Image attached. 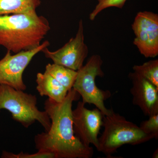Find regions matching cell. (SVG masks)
I'll use <instances>...</instances> for the list:
<instances>
[{
  "instance_id": "obj_6",
  "label": "cell",
  "mask_w": 158,
  "mask_h": 158,
  "mask_svg": "<svg viewBox=\"0 0 158 158\" xmlns=\"http://www.w3.org/2000/svg\"><path fill=\"white\" fill-rule=\"evenodd\" d=\"M49 45V42L45 40L31 50L22 51L14 55L7 51L5 56L0 60V85H8L16 90H26L27 86L23 78L25 69L37 54Z\"/></svg>"
},
{
  "instance_id": "obj_2",
  "label": "cell",
  "mask_w": 158,
  "mask_h": 158,
  "mask_svg": "<svg viewBox=\"0 0 158 158\" xmlns=\"http://www.w3.org/2000/svg\"><path fill=\"white\" fill-rule=\"evenodd\" d=\"M50 29L48 19L37 12L0 15V46L15 54L31 50Z\"/></svg>"
},
{
  "instance_id": "obj_17",
  "label": "cell",
  "mask_w": 158,
  "mask_h": 158,
  "mask_svg": "<svg viewBox=\"0 0 158 158\" xmlns=\"http://www.w3.org/2000/svg\"><path fill=\"white\" fill-rule=\"evenodd\" d=\"M1 157L3 158H56L54 154L45 152H40L30 154L23 152L19 153L14 154L4 151Z\"/></svg>"
},
{
  "instance_id": "obj_15",
  "label": "cell",
  "mask_w": 158,
  "mask_h": 158,
  "mask_svg": "<svg viewBox=\"0 0 158 158\" xmlns=\"http://www.w3.org/2000/svg\"><path fill=\"white\" fill-rule=\"evenodd\" d=\"M147 120L141 122L139 127L142 131L152 138H158V114L149 116Z\"/></svg>"
},
{
  "instance_id": "obj_7",
  "label": "cell",
  "mask_w": 158,
  "mask_h": 158,
  "mask_svg": "<svg viewBox=\"0 0 158 158\" xmlns=\"http://www.w3.org/2000/svg\"><path fill=\"white\" fill-rule=\"evenodd\" d=\"M135 37L134 44L145 58L158 55V15L144 11L138 12L132 25Z\"/></svg>"
},
{
  "instance_id": "obj_11",
  "label": "cell",
  "mask_w": 158,
  "mask_h": 158,
  "mask_svg": "<svg viewBox=\"0 0 158 158\" xmlns=\"http://www.w3.org/2000/svg\"><path fill=\"white\" fill-rule=\"evenodd\" d=\"M36 81V89L41 96H48L55 101L61 102L68 93L66 88L46 73H38Z\"/></svg>"
},
{
  "instance_id": "obj_18",
  "label": "cell",
  "mask_w": 158,
  "mask_h": 158,
  "mask_svg": "<svg viewBox=\"0 0 158 158\" xmlns=\"http://www.w3.org/2000/svg\"><path fill=\"white\" fill-rule=\"evenodd\" d=\"M158 149L156 150V151L153 154L152 157L154 158H158Z\"/></svg>"
},
{
  "instance_id": "obj_14",
  "label": "cell",
  "mask_w": 158,
  "mask_h": 158,
  "mask_svg": "<svg viewBox=\"0 0 158 158\" xmlns=\"http://www.w3.org/2000/svg\"><path fill=\"white\" fill-rule=\"evenodd\" d=\"M134 72L143 77L158 88V60H150L133 67Z\"/></svg>"
},
{
  "instance_id": "obj_10",
  "label": "cell",
  "mask_w": 158,
  "mask_h": 158,
  "mask_svg": "<svg viewBox=\"0 0 158 158\" xmlns=\"http://www.w3.org/2000/svg\"><path fill=\"white\" fill-rule=\"evenodd\" d=\"M129 77L132 83L131 94L133 105L138 106L145 116L158 114V88L135 72Z\"/></svg>"
},
{
  "instance_id": "obj_9",
  "label": "cell",
  "mask_w": 158,
  "mask_h": 158,
  "mask_svg": "<svg viewBox=\"0 0 158 158\" xmlns=\"http://www.w3.org/2000/svg\"><path fill=\"white\" fill-rule=\"evenodd\" d=\"M82 102L73 110L74 132L77 138L87 146L98 147V135L102 126L104 115L98 108L88 110Z\"/></svg>"
},
{
  "instance_id": "obj_5",
  "label": "cell",
  "mask_w": 158,
  "mask_h": 158,
  "mask_svg": "<svg viewBox=\"0 0 158 158\" xmlns=\"http://www.w3.org/2000/svg\"><path fill=\"white\" fill-rule=\"evenodd\" d=\"M102 63L100 56H92L85 65L77 71V74L73 88L82 97V102L85 104L94 105L106 116L113 110L108 109L105 106V101L111 97V93L110 90L98 88L95 81L97 77L104 76L102 69Z\"/></svg>"
},
{
  "instance_id": "obj_4",
  "label": "cell",
  "mask_w": 158,
  "mask_h": 158,
  "mask_svg": "<svg viewBox=\"0 0 158 158\" xmlns=\"http://www.w3.org/2000/svg\"><path fill=\"white\" fill-rule=\"evenodd\" d=\"M37 101L35 95L0 85V111L3 109L8 110L15 121L26 128L37 121L48 132L51 126L50 118L45 110H38Z\"/></svg>"
},
{
  "instance_id": "obj_13",
  "label": "cell",
  "mask_w": 158,
  "mask_h": 158,
  "mask_svg": "<svg viewBox=\"0 0 158 158\" xmlns=\"http://www.w3.org/2000/svg\"><path fill=\"white\" fill-rule=\"evenodd\" d=\"M44 72L56 79L68 91L73 88L77 74V71L55 63L47 64Z\"/></svg>"
},
{
  "instance_id": "obj_3",
  "label": "cell",
  "mask_w": 158,
  "mask_h": 158,
  "mask_svg": "<svg viewBox=\"0 0 158 158\" xmlns=\"http://www.w3.org/2000/svg\"><path fill=\"white\" fill-rule=\"evenodd\" d=\"M102 126L104 130L98 138L97 150L107 158H112V155L124 144L138 145L152 139L139 126L113 110L109 115H104Z\"/></svg>"
},
{
  "instance_id": "obj_16",
  "label": "cell",
  "mask_w": 158,
  "mask_h": 158,
  "mask_svg": "<svg viewBox=\"0 0 158 158\" xmlns=\"http://www.w3.org/2000/svg\"><path fill=\"white\" fill-rule=\"evenodd\" d=\"M98 3L95 9L89 15L90 20H94L100 12L107 8L115 7L122 9L127 0H98Z\"/></svg>"
},
{
  "instance_id": "obj_1",
  "label": "cell",
  "mask_w": 158,
  "mask_h": 158,
  "mask_svg": "<svg viewBox=\"0 0 158 158\" xmlns=\"http://www.w3.org/2000/svg\"><path fill=\"white\" fill-rule=\"evenodd\" d=\"M80 96L72 88L61 102L49 98L45 101L44 110L50 118L51 126L48 132L35 136V147L38 151L52 153L56 158L93 157V148L83 144L74 132L73 103Z\"/></svg>"
},
{
  "instance_id": "obj_8",
  "label": "cell",
  "mask_w": 158,
  "mask_h": 158,
  "mask_svg": "<svg viewBox=\"0 0 158 158\" xmlns=\"http://www.w3.org/2000/svg\"><path fill=\"white\" fill-rule=\"evenodd\" d=\"M84 26L82 19L79 21L78 29L74 37L56 51H50L48 47L42 51L47 58L54 63L62 65L73 70L81 68L88 53V47L85 43Z\"/></svg>"
},
{
  "instance_id": "obj_12",
  "label": "cell",
  "mask_w": 158,
  "mask_h": 158,
  "mask_svg": "<svg viewBox=\"0 0 158 158\" xmlns=\"http://www.w3.org/2000/svg\"><path fill=\"white\" fill-rule=\"evenodd\" d=\"M40 0H0V15L36 12Z\"/></svg>"
}]
</instances>
